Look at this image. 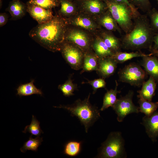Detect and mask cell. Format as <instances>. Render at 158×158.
I'll use <instances>...</instances> for the list:
<instances>
[{
	"instance_id": "obj_1",
	"label": "cell",
	"mask_w": 158,
	"mask_h": 158,
	"mask_svg": "<svg viewBox=\"0 0 158 158\" xmlns=\"http://www.w3.org/2000/svg\"><path fill=\"white\" fill-rule=\"evenodd\" d=\"M68 25L67 19L56 13L49 21L33 28L29 35L47 50L53 52L60 51Z\"/></svg>"
},
{
	"instance_id": "obj_2",
	"label": "cell",
	"mask_w": 158,
	"mask_h": 158,
	"mask_svg": "<svg viewBox=\"0 0 158 158\" xmlns=\"http://www.w3.org/2000/svg\"><path fill=\"white\" fill-rule=\"evenodd\" d=\"M133 21L132 30L120 39L122 48L137 51L149 49L152 46L156 32L152 27L148 16L140 13L133 17Z\"/></svg>"
},
{
	"instance_id": "obj_3",
	"label": "cell",
	"mask_w": 158,
	"mask_h": 158,
	"mask_svg": "<svg viewBox=\"0 0 158 158\" xmlns=\"http://www.w3.org/2000/svg\"><path fill=\"white\" fill-rule=\"evenodd\" d=\"M90 94L83 100L78 99L71 105H61L55 107L62 108L68 110L71 116L78 117L84 126L87 133L89 128L100 117L99 110L97 107L90 102Z\"/></svg>"
},
{
	"instance_id": "obj_4",
	"label": "cell",
	"mask_w": 158,
	"mask_h": 158,
	"mask_svg": "<svg viewBox=\"0 0 158 158\" xmlns=\"http://www.w3.org/2000/svg\"><path fill=\"white\" fill-rule=\"evenodd\" d=\"M119 27L127 34L132 30L134 26L133 12L128 5L117 2L114 0H104Z\"/></svg>"
},
{
	"instance_id": "obj_5",
	"label": "cell",
	"mask_w": 158,
	"mask_h": 158,
	"mask_svg": "<svg viewBox=\"0 0 158 158\" xmlns=\"http://www.w3.org/2000/svg\"><path fill=\"white\" fill-rule=\"evenodd\" d=\"M124 146V141L121 133L111 132L98 150L97 157L101 158L126 157Z\"/></svg>"
},
{
	"instance_id": "obj_6",
	"label": "cell",
	"mask_w": 158,
	"mask_h": 158,
	"mask_svg": "<svg viewBox=\"0 0 158 158\" xmlns=\"http://www.w3.org/2000/svg\"><path fill=\"white\" fill-rule=\"evenodd\" d=\"M95 34L69 25L66 32L65 41L73 43L85 53L93 50L92 44Z\"/></svg>"
},
{
	"instance_id": "obj_7",
	"label": "cell",
	"mask_w": 158,
	"mask_h": 158,
	"mask_svg": "<svg viewBox=\"0 0 158 158\" xmlns=\"http://www.w3.org/2000/svg\"><path fill=\"white\" fill-rule=\"evenodd\" d=\"M119 80L132 86L142 85L147 75L138 64L130 63L120 69L118 72Z\"/></svg>"
},
{
	"instance_id": "obj_8",
	"label": "cell",
	"mask_w": 158,
	"mask_h": 158,
	"mask_svg": "<svg viewBox=\"0 0 158 158\" xmlns=\"http://www.w3.org/2000/svg\"><path fill=\"white\" fill-rule=\"evenodd\" d=\"M60 51L71 68L76 70L82 68L85 53L80 48L72 43L64 41Z\"/></svg>"
},
{
	"instance_id": "obj_9",
	"label": "cell",
	"mask_w": 158,
	"mask_h": 158,
	"mask_svg": "<svg viewBox=\"0 0 158 158\" xmlns=\"http://www.w3.org/2000/svg\"><path fill=\"white\" fill-rule=\"evenodd\" d=\"M78 12L96 19L108 9L104 0H74Z\"/></svg>"
},
{
	"instance_id": "obj_10",
	"label": "cell",
	"mask_w": 158,
	"mask_h": 158,
	"mask_svg": "<svg viewBox=\"0 0 158 158\" xmlns=\"http://www.w3.org/2000/svg\"><path fill=\"white\" fill-rule=\"evenodd\" d=\"M134 94L133 91L130 90L126 95L118 99L112 107L117 115V119L118 122H122L129 114L139 112V107L135 106L132 101Z\"/></svg>"
},
{
	"instance_id": "obj_11",
	"label": "cell",
	"mask_w": 158,
	"mask_h": 158,
	"mask_svg": "<svg viewBox=\"0 0 158 158\" xmlns=\"http://www.w3.org/2000/svg\"><path fill=\"white\" fill-rule=\"evenodd\" d=\"M66 19L69 25L83 29L93 33H97L101 28L94 19L79 12Z\"/></svg>"
},
{
	"instance_id": "obj_12",
	"label": "cell",
	"mask_w": 158,
	"mask_h": 158,
	"mask_svg": "<svg viewBox=\"0 0 158 158\" xmlns=\"http://www.w3.org/2000/svg\"><path fill=\"white\" fill-rule=\"evenodd\" d=\"M118 63L112 56L99 58L97 73L101 78H109L115 72Z\"/></svg>"
},
{
	"instance_id": "obj_13",
	"label": "cell",
	"mask_w": 158,
	"mask_h": 158,
	"mask_svg": "<svg viewBox=\"0 0 158 158\" xmlns=\"http://www.w3.org/2000/svg\"><path fill=\"white\" fill-rule=\"evenodd\" d=\"M27 12L38 23L41 24L47 22L53 17L52 10L45 9L39 6L27 4Z\"/></svg>"
},
{
	"instance_id": "obj_14",
	"label": "cell",
	"mask_w": 158,
	"mask_h": 158,
	"mask_svg": "<svg viewBox=\"0 0 158 158\" xmlns=\"http://www.w3.org/2000/svg\"><path fill=\"white\" fill-rule=\"evenodd\" d=\"M142 124L150 138L153 142H156L158 137V112L156 111L149 116L145 115Z\"/></svg>"
},
{
	"instance_id": "obj_15",
	"label": "cell",
	"mask_w": 158,
	"mask_h": 158,
	"mask_svg": "<svg viewBox=\"0 0 158 158\" xmlns=\"http://www.w3.org/2000/svg\"><path fill=\"white\" fill-rule=\"evenodd\" d=\"M142 57L141 66L147 74L158 83V58L151 53Z\"/></svg>"
},
{
	"instance_id": "obj_16",
	"label": "cell",
	"mask_w": 158,
	"mask_h": 158,
	"mask_svg": "<svg viewBox=\"0 0 158 158\" xmlns=\"http://www.w3.org/2000/svg\"><path fill=\"white\" fill-rule=\"evenodd\" d=\"M98 33L107 47L114 54L121 51L122 48L120 39L115 36L111 31L101 28Z\"/></svg>"
},
{
	"instance_id": "obj_17",
	"label": "cell",
	"mask_w": 158,
	"mask_h": 158,
	"mask_svg": "<svg viewBox=\"0 0 158 158\" xmlns=\"http://www.w3.org/2000/svg\"><path fill=\"white\" fill-rule=\"evenodd\" d=\"M6 11L10 13L11 20L21 19L27 12V5L20 0H12L8 4Z\"/></svg>"
},
{
	"instance_id": "obj_18",
	"label": "cell",
	"mask_w": 158,
	"mask_h": 158,
	"mask_svg": "<svg viewBox=\"0 0 158 158\" xmlns=\"http://www.w3.org/2000/svg\"><path fill=\"white\" fill-rule=\"evenodd\" d=\"M97 23L106 30L110 31H117L121 34L122 30L108 9L100 15L96 19Z\"/></svg>"
},
{
	"instance_id": "obj_19",
	"label": "cell",
	"mask_w": 158,
	"mask_h": 158,
	"mask_svg": "<svg viewBox=\"0 0 158 158\" xmlns=\"http://www.w3.org/2000/svg\"><path fill=\"white\" fill-rule=\"evenodd\" d=\"M92 47L93 51L99 58L112 56L114 54L106 45L98 32L94 35Z\"/></svg>"
},
{
	"instance_id": "obj_20",
	"label": "cell",
	"mask_w": 158,
	"mask_h": 158,
	"mask_svg": "<svg viewBox=\"0 0 158 158\" xmlns=\"http://www.w3.org/2000/svg\"><path fill=\"white\" fill-rule=\"evenodd\" d=\"M157 83L153 78L150 76L147 80L143 83L141 89L137 91L139 94L138 97L152 101L155 94Z\"/></svg>"
},
{
	"instance_id": "obj_21",
	"label": "cell",
	"mask_w": 158,
	"mask_h": 158,
	"mask_svg": "<svg viewBox=\"0 0 158 158\" xmlns=\"http://www.w3.org/2000/svg\"><path fill=\"white\" fill-rule=\"evenodd\" d=\"M81 74L85 72H90L97 70L98 66L99 58L93 50L84 53Z\"/></svg>"
},
{
	"instance_id": "obj_22",
	"label": "cell",
	"mask_w": 158,
	"mask_h": 158,
	"mask_svg": "<svg viewBox=\"0 0 158 158\" xmlns=\"http://www.w3.org/2000/svg\"><path fill=\"white\" fill-rule=\"evenodd\" d=\"M59 0L61 7L58 12L63 17L68 18L78 12L77 7L73 1L68 0Z\"/></svg>"
},
{
	"instance_id": "obj_23",
	"label": "cell",
	"mask_w": 158,
	"mask_h": 158,
	"mask_svg": "<svg viewBox=\"0 0 158 158\" xmlns=\"http://www.w3.org/2000/svg\"><path fill=\"white\" fill-rule=\"evenodd\" d=\"M116 86L114 89H111L107 90L105 93L103 98L102 106L100 110L103 111L109 107H112L116 102L118 99L117 95L120 91L117 90L118 83L116 80Z\"/></svg>"
},
{
	"instance_id": "obj_24",
	"label": "cell",
	"mask_w": 158,
	"mask_h": 158,
	"mask_svg": "<svg viewBox=\"0 0 158 158\" xmlns=\"http://www.w3.org/2000/svg\"><path fill=\"white\" fill-rule=\"evenodd\" d=\"M34 80L30 82L20 85L17 88V94L20 96H28L33 94L42 95L41 90L37 88L34 84Z\"/></svg>"
},
{
	"instance_id": "obj_25",
	"label": "cell",
	"mask_w": 158,
	"mask_h": 158,
	"mask_svg": "<svg viewBox=\"0 0 158 158\" xmlns=\"http://www.w3.org/2000/svg\"><path fill=\"white\" fill-rule=\"evenodd\" d=\"M138 103L139 112L149 116L156 111L158 108V102H152L142 98H139Z\"/></svg>"
},
{
	"instance_id": "obj_26",
	"label": "cell",
	"mask_w": 158,
	"mask_h": 158,
	"mask_svg": "<svg viewBox=\"0 0 158 158\" xmlns=\"http://www.w3.org/2000/svg\"><path fill=\"white\" fill-rule=\"evenodd\" d=\"M145 54L140 51L127 52L121 51L115 53L112 56L118 63H122L133 58L145 56L149 55Z\"/></svg>"
},
{
	"instance_id": "obj_27",
	"label": "cell",
	"mask_w": 158,
	"mask_h": 158,
	"mask_svg": "<svg viewBox=\"0 0 158 158\" xmlns=\"http://www.w3.org/2000/svg\"><path fill=\"white\" fill-rule=\"evenodd\" d=\"M82 144L81 141L74 140L69 141L65 145L64 154L71 157L77 156L81 151Z\"/></svg>"
},
{
	"instance_id": "obj_28",
	"label": "cell",
	"mask_w": 158,
	"mask_h": 158,
	"mask_svg": "<svg viewBox=\"0 0 158 158\" xmlns=\"http://www.w3.org/2000/svg\"><path fill=\"white\" fill-rule=\"evenodd\" d=\"M72 78V75H70L65 83L58 86V88L65 96L69 97L74 95V92L77 89V85L73 83Z\"/></svg>"
},
{
	"instance_id": "obj_29",
	"label": "cell",
	"mask_w": 158,
	"mask_h": 158,
	"mask_svg": "<svg viewBox=\"0 0 158 158\" xmlns=\"http://www.w3.org/2000/svg\"><path fill=\"white\" fill-rule=\"evenodd\" d=\"M27 4L37 5L47 10H52L60 4L59 0H29Z\"/></svg>"
},
{
	"instance_id": "obj_30",
	"label": "cell",
	"mask_w": 158,
	"mask_h": 158,
	"mask_svg": "<svg viewBox=\"0 0 158 158\" xmlns=\"http://www.w3.org/2000/svg\"><path fill=\"white\" fill-rule=\"evenodd\" d=\"M42 141V138L39 136L33 138L31 136L20 148V150L22 152H25L27 150L36 151L37 150L38 147L41 145Z\"/></svg>"
},
{
	"instance_id": "obj_31",
	"label": "cell",
	"mask_w": 158,
	"mask_h": 158,
	"mask_svg": "<svg viewBox=\"0 0 158 158\" xmlns=\"http://www.w3.org/2000/svg\"><path fill=\"white\" fill-rule=\"evenodd\" d=\"M27 132H29L32 135L37 136H39L41 133H43L40 128V122L33 115L32 116L30 124L26 126L24 130L23 131V132L25 133Z\"/></svg>"
},
{
	"instance_id": "obj_32",
	"label": "cell",
	"mask_w": 158,
	"mask_h": 158,
	"mask_svg": "<svg viewBox=\"0 0 158 158\" xmlns=\"http://www.w3.org/2000/svg\"><path fill=\"white\" fill-rule=\"evenodd\" d=\"M133 6L144 12L147 13L151 9L152 6L149 0H128Z\"/></svg>"
},
{
	"instance_id": "obj_33",
	"label": "cell",
	"mask_w": 158,
	"mask_h": 158,
	"mask_svg": "<svg viewBox=\"0 0 158 158\" xmlns=\"http://www.w3.org/2000/svg\"><path fill=\"white\" fill-rule=\"evenodd\" d=\"M146 14L150 18L152 27L157 32L158 31V10L153 8L147 13Z\"/></svg>"
},
{
	"instance_id": "obj_34",
	"label": "cell",
	"mask_w": 158,
	"mask_h": 158,
	"mask_svg": "<svg viewBox=\"0 0 158 158\" xmlns=\"http://www.w3.org/2000/svg\"><path fill=\"white\" fill-rule=\"evenodd\" d=\"M87 80V81L83 82L82 83H87L90 85L93 90L92 93L95 94L97 90L100 88H105L106 87V83L104 79L102 78L95 79L93 80Z\"/></svg>"
},
{
	"instance_id": "obj_35",
	"label": "cell",
	"mask_w": 158,
	"mask_h": 158,
	"mask_svg": "<svg viewBox=\"0 0 158 158\" xmlns=\"http://www.w3.org/2000/svg\"><path fill=\"white\" fill-rule=\"evenodd\" d=\"M115 1L121 3L126 4L129 6L132 10L134 17L138 15L140 13L138 11V9L132 6L129 2L128 0H114Z\"/></svg>"
},
{
	"instance_id": "obj_36",
	"label": "cell",
	"mask_w": 158,
	"mask_h": 158,
	"mask_svg": "<svg viewBox=\"0 0 158 158\" xmlns=\"http://www.w3.org/2000/svg\"><path fill=\"white\" fill-rule=\"evenodd\" d=\"M8 15L5 13H1L0 14V27H2L4 25L8 22Z\"/></svg>"
},
{
	"instance_id": "obj_37",
	"label": "cell",
	"mask_w": 158,
	"mask_h": 158,
	"mask_svg": "<svg viewBox=\"0 0 158 158\" xmlns=\"http://www.w3.org/2000/svg\"><path fill=\"white\" fill-rule=\"evenodd\" d=\"M153 43L154 44L151 48L158 51V31L156 32L154 37Z\"/></svg>"
},
{
	"instance_id": "obj_38",
	"label": "cell",
	"mask_w": 158,
	"mask_h": 158,
	"mask_svg": "<svg viewBox=\"0 0 158 158\" xmlns=\"http://www.w3.org/2000/svg\"><path fill=\"white\" fill-rule=\"evenodd\" d=\"M149 50L153 55H154L158 58V51L156 50L150 48Z\"/></svg>"
},
{
	"instance_id": "obj_39",
	"label": "cell",
	"mask_w": 158,
	"mask_h": 158,
	"mask_svg": "<svg viewBox=\"0 0 158 158\" xmlns=\"http://www.w3.org/2000/svg\"><path fill=\"white\" fill-rule=\"evenodd\" d=\"M69 0V1H73V0Z\"/></svg>"
},
{
	"instance_id": "obj_40",
	"label": "cell",
	"mask_w": 158,
	"mask_h": 158,
	"mask_svg": "<svg viewBox=\"0 0 158 158\" xmlns=\"http://www.w3.org/2000/svg\"><path fill=\"white\" fill-rule=\"evenodd\" d=\"M156 0L157 1V2L158 3V0Z\"/></svg>"
}]
</instances>
